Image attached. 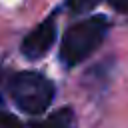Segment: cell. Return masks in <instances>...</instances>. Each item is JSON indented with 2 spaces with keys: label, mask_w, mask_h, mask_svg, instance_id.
<instances>
[{
  "label": "cell",
  "mask_w": 128,
  "mask_h": 128,
  "mask_svg": "<svg viewBox=\"0 0 128 128\" xmlns=\"http://www.w3.org/2000/svg\"><path fill=\"white\" fill-rule=\"evenodd\" d=\"M110 30V22L106 16H90L86 20H80L78 24H72L62 40L60 46V58L66 66H76L90 58L104 42L106 34Z\"/></svg>",
  "instance_id": "cell-1"
},
{
  "label": "cell",
  "mask_w": 128,
  "mask_h": 128,
  "mask_svg": "<svg viewBox=\"0 0 128 128\" xmlns=\"http://www.w3.org/2000/svg\"><path fill=\"white\" fill-rule=\"evenodd\" d=\"M8 92L16 108L24 114H44L56 94V88L50 78L40 72L24 70L16 72L8 82Z\"/></svg>",
  "instance_id": "cell-2"
},
{
  "label": "cell",
  "mask_w": 128,
  "mask_h": 128,
  "mask_svg": "<svg viewBox=\"0 0 128 128\" xmlns=\"http://www.w3.org/2000/svg\"><path fill=\"white\" fill-rule=\"evenodd\" d=\"M54 40H56V22L54 18H48L26 34V38L22 40V54L28 60H38L52 48Z\"/></svg>",
  "instance_id": "cell-3"
},
{
  "label": "cell",
  "mask_w": 128,
  "mask_h": 128,
  "mask_svg": "<svg viewBox=\"0 0 128 128\" xmlns=\"http://www.w3.org/2000/svg\"><path fill=\"white\" fill-rule=\"evenodd\" d=\"M34 128H76V122H74L72 110L70 108H64V110L54 112L52 116H48L44 122L36 124Z\"/></svg>",
  "instance_id": "cell-4"
},
{
  "label": "cell",
  "mask_w": 128,
  "mask_h": 128,
  "mask_svg": "<svg viewBox=\"0 0 128 128\" xmlns=\"http://www.w3.org/2000/svg\"><path fill=\"white\" fill-rule=\"evenodd\" d=\"M102 0H66V8L72 14H86L92 8H96Z\"/></svg>",
  "instance_id": "cell-5"
},
{
  "label": "cell",
  "mask_w": 128,
  "mask_h": 128,
  "mask_svg": "<svg viewBox=\"0 0 128 128\" xmlns=\"http://www.w3.org/2000/svg\"><path fill=\"white\" fill-rule=\"evenodd\" d=\"M0 128H24V124L8 112H0Z\"/></svg>",
  "instance_id": "cell-6"
},
{
  "label": "cell",
  "mask_w": 128,
  "mask_h": 128,
  "mask_svg": "<svg viewBox=\"0 0 128 128\" xmlns=\"http://www.w3.org/2000/svg\"><path fill=\"white\" fill-rule=\"evenodd\" d=\"M116 12H128V0H108Z\"/></svg>",
  "instance_id": "cell-7"
}]
</instances>
